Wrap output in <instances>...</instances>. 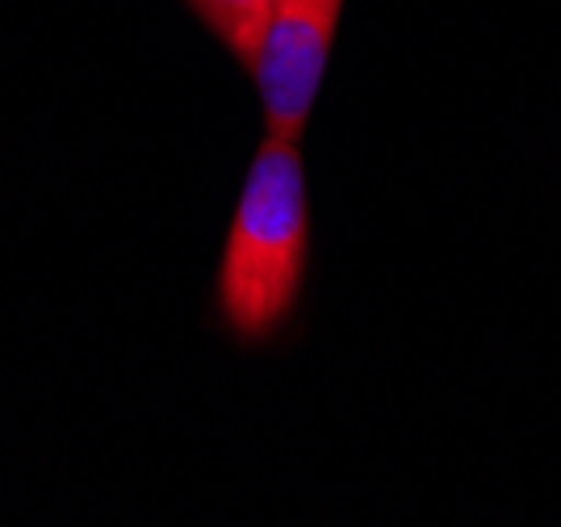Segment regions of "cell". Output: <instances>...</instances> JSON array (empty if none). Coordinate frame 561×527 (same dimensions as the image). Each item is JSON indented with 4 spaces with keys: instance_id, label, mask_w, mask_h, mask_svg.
<instances>
[{
    "instance_id": "3957f363",
    "label": "cell",
    "mask_w": 561,
    "mask_h": 527,
    "mask_svg": "<svg viewBox=\"0 0 561 527\" xmlns=\"http://www.w3.org/2000/svg\"><path fill=\"white\" fill-rule=\"evenodd\" d=\"M185 4L193 9V18L243 64V71L252 68L264 25L273 18V0H185Z\"/></svg>"
},
{
    "instance_id": "6da1fadb",
    "label": "cell",
    "mask_w": 561,
    "mask_h": 527,
    "mask_svg": "<svg viewBox=\"0 0 561 527\" xmlns=\"http://www.w3.org/2000/svg\"><path fill=\"white\" fill-rule=\"evenodd\" d=\"M310 255V202L298 138L264 135L248 163L218 260V314L231 335L260 344L289 322Z\"/></svg>"
},
{
    "instance_id": "7a4b0ae2",
    "label": "cell",
    "mask_w": 561,
    "mask_h": 527,
    "mask_svg": "<svg viewBox=\"0 0 561 527\" xmlns=\"http://www.w3.org/2000/svg\"><path fill=\"white\" fill-rule=\"evenodd\" d=\"M340 13L344 0H273V18L248 68L268 135L302 138L306 117L323 92Z\"/></svg>"
}]
</instances>
